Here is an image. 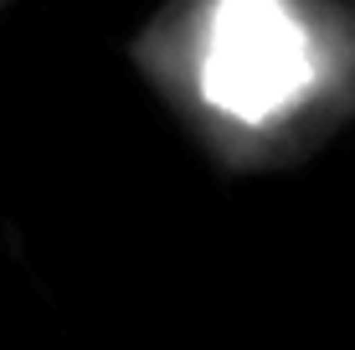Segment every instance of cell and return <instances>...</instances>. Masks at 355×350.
<instances>
[{
  "label": "cell",
  "instance_id": "7a4b0ae2",
  "mask_svg": "<svg viewBox=\"0 0 355 350\" xmlns=\"http://www.w3.org/2000/svg\"><path fill=\"white\" fill-rule=\"evenodd\" d=\"M345 6H350V10H355V0H345Z\"/></svg>",
  "mask_w": 355,
  "mask_h": 350
},
{
  "label": "cell",
  "instance_id": "6da1fadb",
  "mask_svg": "<svg viewBox=\"0 0 355 350\" xmlns=\"http://www.w3.org/2000/svg\"><path fill=\"white\" fill-rule=\"evenodd\" d=\"M129 62L232 175L293 170L355 124L345 0H165Z\"/></svg>",
  "mask_w": 355,
  "mask_h": 350
},
{
  "label": "cell",
  "instance_id": "3957f363",
  "mask_svg": "<svg viewBox=\"0 0 355 350\" xmlns=\"http://www.w3.org/2000/svg\"><path fill=\"white\" fill-rule=\"evenodd\" d=\"M0 10H6V0H0Z\"/></svg>",
  "mask_w": 355,
  "mask_h": 350
}]
</instances>
